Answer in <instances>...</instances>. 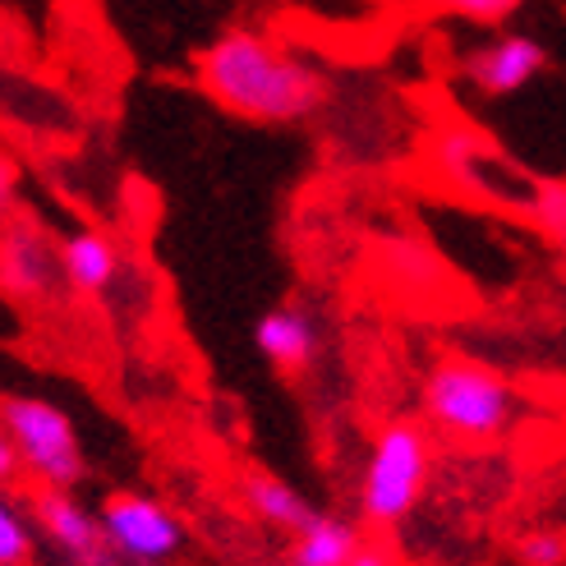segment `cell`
I'll return each mask as SVG.
<instances>
[{
    "label": "cell",
    "mask_w": 566,
    "mask_h": 566,
    "mask_svg": "<svg viewBox=\"0 0 566 566\" xmlns=\"http://www.w3.org/2000/svg\"><path fill=\"white\" fill-rule=\"evenodd\" d=\"M198 83L231 116L253 125H291L314 116L327 97L323 74L259 28H226L198 55Z\"/></svg>",
    "instance_id": "obj_1"
},
{
    "label": "cell",
    "mask_w": 566,
    "mask_h": 566,
    "mask_svg": "<svg viewBox=\"0 0 566 566\" xmlns=\"http://www.w3.org/2000/svg\"><path fill=\"white\" fill-rule=\"evenodd\" d=\"M423 415L438 433L457 442H493L512 429L516 391L502 374L474 359H442L423 382Z\"/></svg>",
    "instance_id": "obj_2"
},
{
    "label": "cell",
    "mask_w": 566,
    "mask_h": 566,
    "mask_svg": "<svg viewBox=\"0 0 566 566\" xmlns=\"http://www.w3.org/2000/svg\"><path fill=\"white\" fill-rule=\"evenodd\" d=\"M429 433L419 429L410 419H396L374 438V451H369V465H364V479H359V512L369 525L378 530H391L401 525L423 489H429Z\"/></svg>",
    "instance_id": "obj_3"
},
{
    "label": "cell",
    "mask_w": 566,
    "mask_h": 566,
    "mask_svg": "<svg viewBox=\"0 0 566 566\" xmlns=\"http://www.w3.org/2000/svg\"><path fill=\"white\" fill-rule=\"evenodd\" d=\"M0 429H6L19 474H33L42 489H78L88 461H83L78 433L61 406L42 401V396H6L0 401Z\"/></svg>",
    "instance_id": "obj_4"
},
{
    "label": "cell",
    "mask_w": 566,
    "mask_h": 566,
    "mask_svg": "<svg viewBox=\"0 0 566 566\" xmlns=\"http://www.w3.org/2000/svg\"><path fill=\"white\" fill-rule=\"evenodd\" d=\"M97 530L106 548L116 557H129V562H144V566H161L171 562L185 544V530H180V516L171 506H161L157 497H144V493H111L97 512Z\"/></svg>",
    "instance_id": "obj_5"
},
{
    "label": "cell",
    "mask_w": 566,
    "mask_h": 566,
    "mask_svg": "<svg viewBox=\"0 0 566 566\" xmlns=\"http://www.w3.org/2000/svg\"><path fill=\"white\" fill-rule=\"evenodd\" d=\"M61 281V244L33 221L0 226V291L10 300H42Z\"/></svg>",
    "instance_id": "obj_6"
},
{
    "label": "cell",
    "mask_w": 566,
    "mask_h": 566,
    "mask_svg": "<svg viewBox=\"0 0 566 566\" xmlns=\"http://www.w3.org/2000/svg\"><path fill=\"white\" fill-rule=\"evenodd\" d=\"M548 70V51L539 38H525V33H506L497 42H489L484 51H474L465 61L470 83L484 97H516L525 93L534 78Z\"/></svg>",
    "instance_id": "obj_7"
},
{
    "label": "cell",
    "mask_w": 566,
    "mask_h": 566,
    "mask_svg": "<svg viewBox=\"0 0 566 566\" xmlns=\"http://www.w3.org/2000/svg\"><path fill=\"white\" fill-rule=\"evenodd\" d=\"M33 516L46 530V539L61 548L74 566H116V553L106 548L102 530H97V516L70 489H42V497L33 502Z\"/></svg>",
    "instance_id": "obj_8"
},
{
    "label": "cell",
    "mask_w": 566,
    "mask_h": 566,
    "mask_svg": "<svg viewBox=\"0 0 566 566\" xmlns=\"http://www.w3.org/2000/svg\"><path fill=\"white\" fill-rule=\"evenodd\" d=\"M259 350L276 364L281 374H304L318 355V327L304 308H272V314L259 318Z\"/></svg>",
    "instance_id": "obj_9"
},
{
    "label": "cell",
    "mask_w": 566,
    "mask_h": 566,
    "mask_svg": "<svg viewBox=\"0 0 566 566\" xmlns=\"http://www.w3.org/2000/svg\"><path fill=\"white\" fill-rule=\"evenodd\" d=\"M120 272V253L102 231H78L61 244V281L70 291L102 295Z\"/></svg>",
    "instance_id": "obj_10"
},
{
    "label": "cell",
    "mask_w": 566,
    "mask_h": 566,
    "mask_svg": "<svg viewBox=\"0 0 566 566\" xmlns=\"http://www.w3.org/2000/svg\"><path fill=\"white\" fill-rule=\"evenodd\" d=\"M355 544H359V530H355L350 521H342V516H318V512H314V521L291 534L286 562H291V566H346L350 553H355Z\"/></svg>",
    "instance_id": "obj_11"
},
{
    "label": "cell",
    "mask_w": 566,
    "mask_h": 566,
    "mask_svg": "<svg viewBox=\"0 0 566 566\" xmlns=\"http://www.w3.org/2000/svg\"><path fill=\"white\" fill-rule=\"evenodd\" d=\"M244 497L253 506V516H259L263 525H272V530L295 534V530H304L308 521H314V506L300 497V489H291L286 479H276V474H263V470L249 474L244 479Z\"/></svg>",
    "instance_id": "obj_12"
},
{
    "label": "cell",
    "mask_w": 566,
    "mask_h": 566,
    "mask_svg": "<svg viewBox=\"0 0 566 566\" xmlns=\"http://www.w3.org/2000/svg\"><path fill=\"white\" fill-rule=\"evenodd\" d=\"M38 539H33V525L19 506L0 493V566H33Z\"/></svg>",
    "instance_id": "obj_13"
},
{
    "label": "cell",
    "mask_w": 566,
    "mask_h": 566,
    "mask_svg": "<svg viewBox=\"0 0 566 566\" xmlns=\"http://www.w3.org/2000/svg\"><path fill=\"white\" fill-rule=\"evenodd\" d=\"M530 217L539 221V231H544L548 240L562 244V226H566V189H562V180H534Z\"/></svg>",
    "instance_id": "obj_14"
},
{
    "label": "cell",
    "mask_w": 566,
    "mask_h": 566,
    "mask_svg": "<svg viewBox=\"0 0 566 566\" xmlns=\"http://www.w3.org/2000/svg\"><path fill=\"white\" fill-rule=\"evenodd\" d=\"M516 557H521V566H562V557H566L562 530H530V534H521Z\"/></svg>",
    "instance_id": "obj_15"
},
{
    "label": "cell",
    "mask_w": 566,
    "mask_h": 566,
    "mask_svg": "<svg viewBox=\"0 0 566 566\" xmlns=\"http://www.w3.org/2000/svg\"><path fill=\"white\" fill-rule=\"evenodd\" d=\"M429 6H438L447 14H461L470 23H506L521 10V0H429Z\"/></svg>",
    "instance_id": "obj_16"
},
{
    "label": "cell",
    "mask_w": 566,
    "mask_h": 566,
    "mask_svg": "<svg viewBox=\"0 0 566 566\" xmlns=\"http://www.w3.org/2000/svg\"><path fill=\"white\" fill-rule=\"evenodd\" d=\"M19 189H23V171L19 161L0 148V226H6L14 212H19Z\"/></svg>",
    "instance_id": "obj_17"
},
{
    "label": "cell",
    "mask_w": 566,
    "mask_h": 566,
    "mask_svg": "<svg viewBox=\"0 0 566 566\" xmlns=\"http://www.w3.org/2000/svg\"><path fill=\"white\" fill-rule=\"evenodd\" d=\"M346 566H396V553H391L387 544H374V539H359Z\"/></svg>",
    "instance_id": "obj_18"
},
{
    "label": "cell",
    "mask_w": 566,
    "mask_h": 566,
    "mask_svg": "<svg viewBox=\"0 0 566 566\" xmlns=\"http://www.w3.org/2000/svg\"><path fill=\"white\" fill-rule=\"evenodd\" d=\"M19 479V457H14V447L6 438V429H0V489H10Z\"/></svg>",
    "instance_id": "obj_19"
}]
</instances>
